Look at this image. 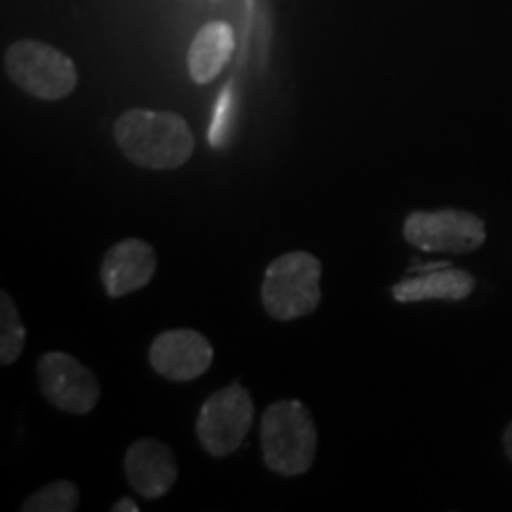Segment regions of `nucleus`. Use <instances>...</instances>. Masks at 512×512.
Here are the masks:
<instances>
[{
	"label": "nucleus",
	"mask_w": 512,
	"mask_h": 512,
	"mask_svg": "<svg viewBox=\"0 0 512 512\" xmlns=\"http://www.w3.org/2000/svg\"><path fill=\"white\" fill-rule=\"evenodd\" d=\"M316 448V422L302 401H275L261 415V451L275 475H304L316 460Z\"/></svg>",
	"instance_id": "f03ea898"
},
{
	"label": "nucleus",
	"mask_w": 512,
	"mask_h": 512,
	"mask_svg": "<svg viewBox=\"0 0 512 512\" xmlns=\"http://www.w3.org/2000/svg\"><path fill=\"white\" fill-rule=\"evenodd\" d=\"M323 266L309 252H287L268 264L261 283V304L275 320L304 318L320 304Z\"/></svg>",
	"instance_id": "7ed1b4c3"
},
{
	"label": "nucleus",
	"mask_w": 512,
	"mask_h": 512,
	"mask_svg": "<svg viewBox=\"0 0 512 512\" xmlns=\"http://www.w3.org/2000/svg\"><path fill=\"white\" fill-rule=\"evenodd\" d=\"M3 64L10 81L38 100L55 102L67 98L79 81L72 57L41 41L12 43L5 50Z\"/></svg>",
	"instance_id": "20e7f679"
},
{
	"label": "nucleus",
	"mask_w": 512,
	"mask_h": 512,
	"mask_svg": "<svg viewBox=\"0 0 512 512\" xmlns=\"http://www.w3.org/2000/svg\"><path fill=\"white\" fill-rule=\"evenodd\" d=\"M112 510H114V512H138L140 505L133 503L131 498H119V501L112 505Z\"/></svg>",
	"instance_id": "2eb2a0df"
},
{
	"label": "nucleus",
	"mask_w": 512,
	"mask_h": 512,
	"mask_svg": "<svg viewBox=\"0 0 512 512\" xmlns=\"http://www.w3.org/2000/svg\"><path fill=\"white\" fill-rule=\"evenodd\" d=\"M503 448H505V456L512 460V422L508 427H505V434H503Z\"/></svg>",
	"instance_id": "dca6fc26"
},
{
	"label": "nucleus",
	"mask_w": 512,
	"mask_h": 512,
	"mask_svg": "<svg viewBox=\"0 0 512 512\" xmlns=\"http://www.w3.org/2000/svg\"><path fill=\"white\" fill-rule=\"evenodd\" d=\"M214 361L209 339L197 330H166L150 347V366L171 382H190L207 373Z\"/></svg>",
	"instance_id": "6e6552de"
},
{
	"label": "nucleus",
	"mask_w": 512,
	"mask_h": 512,
	"mask_svg": "<svg viewBox=\"0 0 512 512\" xmlns=\"http://www.w3.org/2000/svg\"><path fill=\"white\" fill-rule=\"evenodd\" d=\"M408 245L432 254H467L486 242V226L477 214L463 209L411 211L403 223Z\"/></svg>",
	"instance_id": "423d86ee"
},
{
	"label": "nucleus",
	"mask_w": 512,
	"mask_h": 512,
	"mask_svg": "<svg viewBox=\"0 0 512 512\" xmlns=\"http://www.w3.org/2000/svg\"><path fill=\"white\" fill-rule=\"evenodd\" d=\"M157 273V252L145 240L126 238L105 254L100 280L112 299L143 290Z\"/></svg>",
	"instance_id": "9d476101"
},
{
	"label": "nucleus",
	"mask_w": 512,
	"mask_h": 512,
	"mask_svg": "<svg viewBox=\"0 0 512 512\" xmlns=\"http://www.w3.org/2000/svg\"><path fill=\"white\" fill-rule=\"evenodd\" d=\"M422 273H411L401 283L392 287L396 302H432V299H446V302H460L475 290V275L460 271V268L441 266L420 268Z\"/></svg>",
	"instance_id": "9b49d317"
},
{
	"label": "nucleus",
	"mask_w": 512,
	"mask_h": 512,
	"mask_svg": "<svg viewBox=\"0 0 512 512\" xmlns=\"http://www.w3.org/2000/svg\"><path fill=\"white\" fill-rule=\"evenodd\" d=\"M27 344V328L19 318L15 299L8 292L0 294V363L12 366L22 356Z\"/></svg>",
	"instance_id": "ddd939ff"
},
{
	"label": "nucleus",
	"mask_w": 512,
	"mask_h": 512,
	"mask_svg": "<svg viewBox=\"0 0 512 512\" xmlns=\"http://www.w3.org/2000/svg\"><path fill=\"white\" fill-rule=\"evenodd\" d=\"M81 494L74 482L69 479H57L31 494L27 501L22 503L24 512H72L79 508Z\"/></svg>",
	"instance_id": "4468645a"
},
{
	"label": "nucleus",
	"mask_w": 512,
	"mask_h": 512,
	"mask_svg": "<svg viewBox=\"0 0 512 512\" xmlns=\"http://www.w3.org/2000/svg\"><path fill=\"white\" fill-rule=\"evenodd\" d=\"M254 425L252 394L242 384L219 389L202 403L197 415V439L214 458H228L242 446Z\"/></svg>",
	"instance_id": "39448f33"
},
{
	"label": "nucleus",
	"mask_w": 512,
	"mask_h": 512,
	"mask_svg": "<svg viewBox=\"0 0 512 512\" xmlns=\"http://www.w3.org/2000/svg\"><path fill=\"white\" fill-rule=\"evenodd\" d=\"M235 50V34L226 22H209L197 31L188 48V72L195 83H211L223 72Z\"/></svg>",
	"instance_id": "f8f14e48"
},
{
	"label": "nucleus",
	"mask_w": 512,
	"mask_h": 512,
	"mask_svg": "<svg viewBox=\"0 0 512 512\" xmlns=\"http://www.w3.org/2000/svg\"><path fill=\"white\" fill-rule=\"evenodd\" d=\"M114 143L133 164L155 171L178 169L195 152V136L181 114L145 107L126 110L114 121Z\"/></svg>",
	"instance_id": "f257e3e1"
},
{
	"label": "nucleus",
	"mask_w": 512,
	"mask_h": 512,
	"mask_svg": "<svg viewBox=\"0 0 512 512\" xmlns=\"http://www.w3.org/2000/svg\"><path fill=\"white\" fill-rule=\"evenodd\" d=\"M38 384L46 399L64 413L86 415L100 401V382L67 351H48L38 358Z\"/></svg>",
	"instance_id": "0eeeda50"
},
{
	"label": "nucleus",
	"mask_w": 512,
	"mask_h": 512,
	"mask_svg": "<svg viewBox=\"0 0 512 512\" xmlns=\"http://www.w3.org/2000/svg\"><path fill=\"white\" fill-rule=\"evenodd\" d=\"M124 472L131 489L145 501H157L178 482L174 451L159 439H138L128 446Z\"/></svg>",
	"instance_id": "1a4fd4ad"
}]
</instances>
